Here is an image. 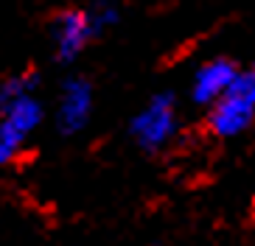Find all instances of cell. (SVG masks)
<instances>
[{"instance_id":"obj_5","label":"cell","mask_w":255,"mask_h":246,"mask_svg":"<svg viewBox=\"0 0 255 246\" xmlns=\"http://www.w3.org/2000/svg\"><path fill=\"white\" fill-rule=\"evenodd\" d=\"M96 106V89L93 82L84 76H68L59 87L56 98V129L65 137H73L82 129H87Z\"/></svg>"},{"instance_id":"obj_7","label":"cell","mask_w":255,"mask_h":246,"mask_svg":"<svg viewBox=\"0 0 255 246\" xmlns=\"http://www.w3.org/2000/svg\"><path fill=\"white\" fill-rule=\"evenodd\" d=\"M37 73H17V76H8L0 82V109L8 104H14L25 95H37Z\"/></svg>"},{"instance_id":"obj_1","label":"cell","mask_w":255,"mask_h":246,"mask_svg":"<svg viewBox=\"0 0 255 246\" xmlns=\"http://www.w3.org/2000/svg\"><path fill=\"white\" fill-rule=\"evenodd\" d=\"M255 123V65L241 67L233 87L205 115V126L213 137H239Z\"/></svg>"},{"instance_id":"obj_6","label":"cell","mask_w":255,"mask_h":246,"mask_svg":"<svg viewBox=\"0 0 255 246\" xmlns=\"http://www.w3.org/2000/svg\"><path fill=\"white\" fill-rule=\"evenodd\" d=\"M239 73H241V67L230 56H213L205 65H199L194 73V82H191V98H194V104L210 109L233 87V82H236Z\"/></svg>"},{"instance_id":"obj_4","label":"cell","mask_w":255,"mask_h":246,"mask_svg":"<svg viewBox=\"0 0 255 246\" xmlns=\"http://www.w3.org/2000/svg\"><path fill=\"white\" fill-rule=\"evenodd\" d=\"M93 39H98V31L87 8H62L51 20V45L59 65H73Z\"/></svg>"},{"instance_id":"obj_2","label":"cell","mask_w":255,"mask_h":246,"mask_svg":"<svg viewBox=\"0 0 255 246\" xmlns=\"http://www.w3.org/2000/svg\"><path fill=\"white\" fill-rule=\"evenodd\" d=\"M180 129V112L171 92H157L149 98V104L135 112L129 120V137L137 143V149L146 154H160L171 146Z\"/></svg>"},{"instance_id":"obj_8","label":"cell","mask_w":255,"mask_h":246,"mask_svg":"<svg viewBox=\"0 0 255 246\" xmlns=\"http://www.w3.org/2000/svg\"><path fill=\"white\" fill-rule=\"evenodd\" d=\"M87 11H90V17H93V25H96L98 37H101L104 31L115 28L121 22V8H118L115 0H98V3L87 6Z\"/></svg>"},{"instance_id":"obj_3","label":"cell","mask_w":255,"mask_h":246,"mask_svg":"<svg viewBox=\"0 0 255 246\" xmlns=\"http://www.w3.org/2000/svg\"><path fill=\"white\" fill-rule=\"evenodd\" d=\"M45 120V106L37 95H25L0 109V168L14 163L31 134Z\"/></svg>"}]
</instances>
